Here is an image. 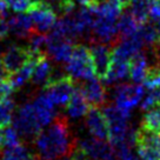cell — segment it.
Here are the masks:
<instances>
[{"instance_id": "obj_38", "label": "cell", "mask_w": 160, "mask_h": 160, "mask_svg": "<svg viewBox=\"0 0 160 160\" xmlns=\"http://www.w3.org/2000/svg\"><path fill=\"white\" fill-rule=\"evenodd\" d=\"M31 4H37V2H40V1H44V0H30Z\"/></svg>"}, {"instance_id": "obj_2", "label": "cell", "mask_w": 160, "mask_h": 160, "mask_svg": "<svg viewBox=\"0 0 160 160\" xmlns=\"http://www.w3.org/2000/svg\"><path fill=\"white\" fill-rule=\"evenodd\" d=\"M66 70L73 78H81L86 80L95 78L90 47L81 44L74 45L73 52L67 61Z\"/></svg>"}, {"instance_id": "obj_32", "label": "cell", "mask_w": 160, "mask_h": 160, "mask_svg": "<svg viewBox=\"0 0 160 160\" xmlns=\"http://www.w3.org/2000/svg\"><path fill=\"white\" fill-rule=\"evenodd\" d=\"M55 160H90V158L85 154V152L81 150L79 147V145H77L73 152L68 155H64V157H60Z\"/></svg>"}, {"instance_id": "obj_25", "label": "cell", "mask_w": 160, "mask_h": 160, "mask_svg": "<svg viewBox=\"0 0 160 160\" xmlns=\"http://www.w3.org/2000/svg\"><path fill=\"white\" fill-rule=\"evenodd\" d=\"M134 146V140L130 139V138H126L124 141L113 145V147H114L115 154H117V157L120 160H141L133 152V147Z\"/></svg>"}, {"instance_id": "obj_27", "label": "cell", "mask_w": 160, "mask_h": 160, "mask_svg": "<svg viewBox=\"0 0 160 160\" xmlns=\"http://www.w3.org/2000/svg\"><path fill=\"white\" fill-rule=\"evenodd\" d=\"M142 84L146 88H154V87H160V66H151L147 68L146 77Z\"/></svg>"}, {"instance_id": "obj_36", "label": "cell", "mask_w": 160, "mask_h": 160, "mask_svg": "<svg viewBox=\"0 0 160 160\" xmlns=\"http://www.w3.org/2000/svg\"><path fill=\"white\" fill-rule=\"evenodd\" d=\"M154 46L155 50V55H157V59H158V65L160 66V42H157Z\"/></svg>"}, {"instance_id": "obj_7", "label": "cell", "mask_w": 160, "mask_h": 160, "mask_svg": "<svg viewBox=\"0 0 160 160\" xmlns=\"http://www.w3.org/2000/svg\"><path fill=\"white\" fill-rule=\"evenodd\" d=\"M26 13L30 14L33 26H35L37 31L41 33H46L52 30L57 22V12L46 0L37 4H31Z\"/></svg>"}, {"instance_id": "obj_9", "label": "cell", "mask_w": 160, "mask_h": 160, "mask_svg": "<svg viewBox=\"0 0 160 160\" xmlns=\"http://www.w3.org/2000/svg\"><path fill=\"white\" fill-rule=\"evenodd\" d=\"M78 145L90 160H115L117 158L113 145L105 142V140L97 139L93 137L92 139L78 141Z\"/></svg>"}, {"instance_id": "obj_4", "label": "cell", "mask_w": 160, "mask_h": 160, "mask_svg": "<svg viewBox=\"0 0 160 160\" xmlns=\"http://www.w3.org/2000/svg\"><path fill=\"white\" fill-rule=\"evenodd\" d=\"M13 127L18 131L20 137L27 140L37 139V137L42 131V125L40 124L32 104L27 102L20 106L17 117L13 120Z\"/></svg>"}, {"instance_id": "obj_17", "label": "cell", "mask_w": 160, "mask_h": 160, "mask_svg": "<svg viewBox=\"0 0 160 160\" xmlns=\"http://www.w3.org/2000/svg\"><path fill=\"white\" fill-rule=\"evenodd\" d=\"M82 91L85 93L86 98L88 100L91 106L100 107L105 104L106 100V91L102 84H100L99 81L94 78L87 79L85 84L81 85Z\"/></svg>"}, {"instance_id": "obj_15", "label": "cell", "mask_w": 160, "mask_h": 160, "mask_svg": "<svg viewBox=\"0 0 160 160\" xmlns=\"http://www.w3.org/2000/svg\"><path fill=\"white\" fill-rule=\"evenodd\" d=\"M35 114L39 119L40 124L44 126L50 125V122L54 119L55 111H54V102L51 100V98L46 94L45 92L40 94L33 102Z\"/></svg>"}, {"instance_id": "obj_24", "label": "cell", "mask_w": 160, "mask_h": 160, "mask_svg": "<svg viewBox=\"0 0 160 160\" xmlns=\"http://www.w3.org/2000/svg\"><path fill=\"white\" fill-rule=\"evenodd\" d=\"M13 111H14V102L10 99V97L0 99V128L1 130L12 125Z\"/></svg>"}, {"instance_id": "obj_35", "label": "cell", "mask_w": 160, "mask_h": 160, "mask_svg": "<svg viewBox=\"0 0 160 160\" xmlns=\"http://www.w3.org/2000/svg\"><path fill=\"white\" fill-rule=\"evenodd\" d=\"M118 1H119V4L122 7V10L127 8V7H130L132 5V0H118Z\"/></svg>"}, {"instance_id": "obj_1", "label": "cell", "mask_w": 160, "mask_h": 160, "mask_svg": "<svg viewBox=\"0 0 160 160\" xmlns=\"http://www.w3.org/2000/svg\"><path fill=\"white\" fill-rule=\"evenodd\" d=\"M34 141L39 160H55L68 155L78 145L71 135L65 115H55L52 124L41 131Z\"/></svg>"}, {"instance_id": "obj_23", "label": "cell", "mask_w": 160, "mask_h": 160, "mask_svg": "<svg viewBox=\"0 0 160 160\" xmlns=\"http://www.w3.org/2000/svg\"><path fill=\"white\" fill-rule=\"evenodd\" d=\"M139 24L137 22L132 13H124L118 19V32L122 38H127L133 35L139 28Z\"/></svg>"}, {"instance_id": "obj_13", "label": "cell", "mask_w": 160, "mask_h": 160, "mask_svg": "<svg viewBox=\"0 0 160 160\" xmlns=\"http://www.w3.org/2000/svg\"><path fill=\"white\" fill-rule=\"evenodd\" d=\"M74 48L73 41L60 38L51 33L47 37V51L53 59L59 62H67Z\"/></svg>"}, {"instance_id": "obj_6", "label": "cell", "mask_w": 160, "mask_h": 160, "mask_svg": "<svg viewBox=\"0 0 160 160\" xmlns=\"http://www.w3.org/2000/svg\"><path fill=\"white\" fill-rule=\"evenodd\" d=\"M135 147L141 160H160V133L142 126L135 132Z\"/></svg>"}, {"instance_id": "obj_10", "label": "cell", "mask_w": 160, "mask_h": 160, "mask_svg": "<svg viewBox=\"0 0 160 160\" xmlns=\"http://www.w3.org/2000/svg\"><path fill=\"white\" fill-rule=\"evenodd\" d=\"M32 51L30 47L25 46L12 45L10 46L7 51L1 55L2 58V64L5 70L10 75L17 73L18 71L25 65L26 62L32 58Z\"/></svg>"}, {"instance_id": "obj_29", "label": "cell", "mask_w": 160, "mask_h": 160, "mask_svg": "<svg viewBox=\"0 0 160 160\" xmlns=\"http://www.w3.org/2000/svg\"><path fill=\"white\" fill-rule=\"evenodd\" d=\"M2 135H4V146H6V147H12V146H17L21 144L20 134L18 133V131L12 126L4 128Z\"/></svg>"}, {"instance_id": "obj_22", "label": "cell", "mask_w": 160, "mask_h": 160, "mask_svg": "<svg viewBox=\"0 0 160 160\" xmlns=\"http://www.w3.org/2000/svg\"><path fill=\"white\" fill-rule=\"evenodd\" d=\"M127 75H130V61L112 59L110 72L104 79V81L106 84H112L118 80L125 79Z\"/></svg>"}, {"instance_id": "obj_16", "label": "cell", "mask_w": 160, "mask_h": 160, "mask_svg": "<svg viewBox=\"0 0 160 160\" xmlns=\"http://www.w3.org/2000/svg\"><path fill=\"white\" fill-rule=\"evenodd\" d=\"M92 31L94 34L102 41H111L114 39L115 35L118 34V20L107 19L104 17L97 15L95 21L93 24Z\"/></svg>"}, {"instance_id": "obj_31", "label": "cell", "mask_w": 160, "mask_h": 160, "mask_svg": "<svg viewBox=\"0 0 160 160\" xmlns=\"http://www.w3.org/2000/svg\"><path fill=\"white\" fill-rule=\"evenodd\" d=\"M8 12H0V40L5 39L11 32L10 22L6 20Z\"/></svg>"}, {"instance_id": "obj_3", "label": "cell", "mask_w": 160, "mask_h": 160, "mask_svg": "<svg viewBox=\"0 0 160 160\" xmlns=\"http://www.w3.org/2000/svg\"><path fill=\"white\" fill-rule=\"evenodd\" d=\"M77 85L71 74H60L55 78L52 77L44 85V91L54 105L67 106Z\"/></svg>"}, {"instance_id": "obj_21", "label": "cell", "mask_w": 160, "mask_h": 160, "mask_svg": "<svg viewBox=\"0 0 160 160\" xmlns=\"http://www.w3.org/2000/svg\"><path fill=\"white\" fill-rule=\"evenodd\" d=\"M0 160H39L38 155L26 148L24 144H19L12 147H6L0 151Z\"/></svg>"}, {"instance_id": "obj_8", "label": "cell", "mask_w": 160, "mask_h": 160, "mask_svg": "<svg viewBox=\"0 0 160 160\" xmlns=\"http://www.w3.org/2000/svg\"><path fill=\"white\" fill-rule=\"evenodd\" d=\"M145 92V86L138 85H120L115 88V106L130 114L131 111L140 102Z\"/></svg>"}, {"instance_id": "obj_34", "label": "cell", "mask_w": 160, "mask_h": 160, "mask_svg": "<svg viewBox=\"0 0 160 160\" xmlns=\"http://www.w3.org/2000/svg\"><path fill=\"white\" fill-rule=\"evenodd\" d=\"M7 77H10V74L7 73V71L5 70L4 67V64H2V58H1V53H0V80L5 79Z\"/></svg>"}, {"instance_id": "obj_20", "label": "cell", "mask_w": 160, "mask_h": 160, "mask_svg": "<svg viewBox=\"0 0 160 160\" xmlns=\"http://www.w3.org/2000/svg\"><path fill=\"white\" fill-rule=\"evenodd\" d=\"M52 73H53V67L47 59V55H44L35 64L31 80L33 84H37V85H45L51 79Z\"/></svg>"}, {"instance_id": "obj_5", "label": "cell", "mask_w": 160, "mask_h": 160, "mask_svg": "<svg viewBox=\"0 0 160 160\" xmlns=\"http://www.w3.org/2000/svg\"><path fill=\"white\" fill-rule=\"evenodd\" d=\"M102 112L105 114L108 125V141L112 145L124 141L130 131L127 125V119L130 114L121 111L115 105L105 106Z\"/></svg>"}, {"instance_id": "obj_12", "label": "cell", "mask_w": 160, "mask_h": 160, "mask_svg": "<svg viewBox=\"0 0 160 160\" xmlns=\"http://www.w3.org/2000/svg\"><path fill=\"white\" fill-rule=\"evenodd\" d=\"M86 126L94 138L100 140H108V125L102 111L99 107L91 106L86 114Z\"/></svg>"}, {"instance_id": "obj_18", "label": "cell", "mask_w": 160, "mask_h": 160, "mask_svg": "<svg viewBox=\"0 0 160 160\" xmlns=\"http://www.w3.org/2000/svg\"><path fill=\"white\" fill-rule=\"evenodd\" d=\"M10 27L11 32L14 33L19 38H28L30 34L33 32V22L31 19L30 14H27L26 12H21L18 15L12 17L10 20Z\"/></svg>"}, {"instance_id": "obj_37", "label": "cell", "mask_w": 160, "mask_h": 160, "mask_svg": "<svg viewBox=\"0 0 160 160\" xmlns=\"http://www.w3.org/2000/svg\"><path fill=\"white\" fill-rule=\"evenodd\" d=\"M4 147V135L1 133V128H0V150Z\"/></svg>"}, {"instance_id": "obj_19", "label": "cell", "mask_w": 160, "mask_h": 160, "mask_svg": "<svg viewBox=\"0 0 160 160\" xmlns=\"http://www.w3.org/2000/svg\"><path fill=\"white\" fill-rule=\"evenodd\" d=\"M148 65L144 53L138 52L130 59V79L134 84H141L146 77Z\"/></svg>"}, {"instance_id": "obj_26", "label": "cell", "mask_w": 160, "mask_h": 160, "mask_svg": "<svg viewBox=\"0 0 160 160\" xmlns=\"http://www.w3.org/2000/svg\"><path fill=\"white\" fill-rule=\"evenodd\" d=\"M142 126L160 133V105L148 110L142 118Z\"/></svg>"}, {"instance_id": "obj_33", "label": "cell", "mask_w": 160, "mask_h": 160, "mask_svg": "<svg viewBox=\"0 0 160 160\" xmlns=\"http://www.w3.org/2000/svg\"><path fill=\"white\" fill-rule=\"evenodd\" d=\"M150 19L153 22H160V4L157 2V0L153 1V4L150 8Z\"/></svg>"}, {"instance_id": "obj_28", "label": "cell", "mask_w": 160, "mask_h": 160, "mask_svg": "<svg viewBox=\"0 0 160 160\" xmlns=\"http://www.w3.org/2000/svg\"><path fill=\"white\" fill-rule=\"evenodd\" d=\"M158 105H160V87H154V88H151L150 92L145 97L141 104V108L144 111H148Z\"/></svg>"}, {"instance_id": "obj_14", "label": "cell", "mask_w": 160, "mask_h": 160, "mask_svg": "<svg viewBox=\"0 0 160 160\" xmlns=\"http://www.w3.org/2000/svg\"><path fill=\"white\" fill-rule=\"evenodd\" d=\"M90 107L91 105L82 91V87L78 84L67 104V114L72 118H80L87 114Z\"/></svg>"}, {"instance_id": "obj_11", "label": "cell", "mask_w": 160, "mask_h": 160, "mask_svg": "<svg viewBox=\"0 0 160 160\" xmlns=\"http://www.w3.org/2000/svg\"><path fill=\"white\" fill-rule=\"evenodd\" d=\"M90 51L94 66L95 78L104 80L112 65V47L102 44H94L90 47Z\"/></svg>"}, {"instance_id": "obj_30", "label": "cell", "mask_w": 160, "mask_h": 160, "mask_svg": "<svg viewBox=\"0 0 160 160\" xmlns=\"http://www.w3.org/2000/svg\"><path fill=\"white\" fill-rule=\"evenodd\" d=\"M1 1L7 6V8L18 13L26 12L31 5L30 0H1Z\"/></svg>"}]
</instances>
